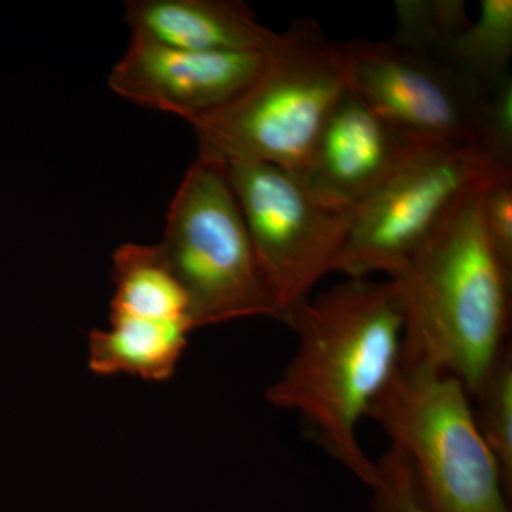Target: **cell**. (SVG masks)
Listing matches in <instances>:
<instances>
[{"mask_svg":"<svg viewBox=\"0 0 512 512\" xmlns=\"http://www.w3.org/2000/svg\"><path fill=\"white\" fill-rule=\"evenodd\" d=\"M296 350L268 403L298 413L330 456L369 487L377 466L357 429L402 360L403 320L392 282L353 279L296 313Z\"/></svg>","mask_w":512,"mask_h":512,"instance_id":"obj_1","label":"cell"},{"mask_svg":"<svg viewBox=\"0 0 512 512\" xmlns=\"http://www.w3.org/2000/svg\"><path fill=\"white\" fill-rule=\"evenodd\" d=\"M488 181L467 192L419 255L389 279L402 313L403 362L456 377L471 397L507 348L510 326L512 275L484 228Z\"/></svg>","mask_w":512,"mask_h":512,"instance_id":"obj_2","label":"cell"},{"mask_svg":"<svg viewBox=\"0 0 512 512\" xmlns=\"http://www.w3.org/2000/svg\"><path fill=\"white\" fill-rule=\"evenodd\" d=\"M346 90L339 43L313 20H296L247 89L192 121L198 156L296 173Z\"/></svg>","mask_w":512,"mask_h":512,"instance_id":"obj_3","label":"cell"},{"mask_svg":"<svg viewBox=\"0 0 512 512\" xmlns=\"http://www.w3.org/2000/svg\"><path fill=\"white\" fill-rule=\"evenodd\" d=\"M470 399L456 377L400 360L367 413L406 457L426 512H510Z\"/></svg>","mask_w":512,"mask_h":512,"instance_id":"obj_4","label":"cell"},{"mask_svg":"<svg viewBox=\"0 0 512 512\" xmlns=\"http://www.w3.org/2000/svg\"><path fill=\"white\" fill-rule=\"evenodd\" d=\"M158 248L187 296L194 329L274 318L244 215L220 161L198 156L192 163L168 208Z\"/></svg>","mask_w":512,"mask_h":512,"instance_id":"obj_5","label":"cell"},{"mask_svg":"<svg viewBox=\"0 0 512 512\" xmlns=\"http://www.w3.org/2000/svg\"><path fill=\"white\" fill-rule=\"evenodd\" d=\"M222 164L244 215L274 319L291 325L320 279L338 271L353 211L319 204L284 168Z\"/></svg>","mask_w":512,"mask_h":512,"instance_id":"obj_6","label":"cell"},{"mask_svg":"<svg viewBox=\"0 0 512 512\" xmlns=\"http://www.w3.org/2000/svg\"><path fill=\"white\" fill-rule=\"evenodd\" d=\"M512 171L481 146L427 144L353 211L338 271L392 279L419 255L461 198Z\"/></svg>","mask_w":512,"mask_h":512,"instance_id":"obj_7","label":"cell"},{"mask_svg":"<svg viewBox=\"0 0 512 512\" xmlns=\"http://www.w3.org/2000/svg\"><path fill=\"white\" fill-rule=\"evenodd\" d=\"M339 46L349 89L397 127L437 146L484 147L490 99L441 50L396 36Z\"/></svg>","mask_w":512,"mask_h":512,"instance_id":"obj_8","label":"cell"},{"mask_svg":"<svg viewBox=\"0 0 512 512\" xmlns=\"http://www.w3.org/2000/svg\"><path fill=\"white\" fill-rule=\"evenodd\" d=\"M427 144L377 113L348 87L305 163L293 174L319 204L355 211Z\"/></svg>","mask_w":512,"mask_h":512,"instance_id":"obj_9","label":"cell"},{"mask_svg":"<svg viewBox=\"0 0 512 512\" xmlns=\"http://www.w3.org/2000/svg\"><path fill=\"white\" fill-rule=\"evenodd\" d=\"M268 52H190L130 36L127 52L111 70L109 86L138 106L192 123L247 89Z\"/></svg>","mask_w":512,"mask_h":512,"instance_id":"obj_10","label":"cell"},{"mask_svg":"<svg viewBox=\"0 0 512 512\" xmlns=\"http://www.w3.org/2000/svg\"><path fill=\"white\" fill-rule=\"evenodd\" d=\"M126 20L130 36L190 52L264 53L281 37L238 0H131Z\"/></svg>","mask_w":512,"mask_h":512,"instance_id":"obj_11","label":"cell"},{"mask_svg":"<svg viewBox=\"0 0 512 512\" xmlns=\"http://www.w3.org/2000/svg\"><path fill=\"white\" fill-rule=\"evenodd\" d=\"M89 336V366L99 375L127 373L153 382L173 375L191 329L183 323L110 316Z\"/></svg>","mask_w":512,"mask_h":512,"instance_id":"obj_12","label":"cell"},{"mask_svg":"<svg viewBox=\"0 0 512 512\" xmlns=\"http://www.w3.org/2000/svg\"><path fill=\"white\" fill-rule=\"evenodd\" d=\"M113 279L110 316L183 323L194 330L187 296L158 245H121L113 256Z\"/></svg>","mask_w":512,"mask_h":512,"instance_id":"obj_13","label":"cell"},{"mask_svg":"<svg viewBox=\"0 0 512 512\" xmlns=\"http://www.w3.org/2000/svg\"><path fill=\"white\" fill-rule=\"evenodd\" d=\"M446 56L488 99L512 82L511 0H483L480 16L453 37Z\"/></svg>","mask_w":512,"mask_h":512,"instance_id":"obj_14","label":"cell"},{"mask_svg":"<svg viewBox=\"0 0 512 512\" xmlns=\"http://www.w3.org/2000/svg\"><path fill=\"white\" fill-rule=\"evenodd\" d=\"M478 400V429L493 451L505 481L512 484V357L505 348L484 382L473 394Z\"/></svg>","mask_w":512,"mask_h":512,"instance_id":"obj_15","label":"cell"},{"mask_svg":"<svg viewBox=\"0 0 512 512\" xmlns=\"http://www.w3.org/2000/svg\"><path fill=\"white\" fill-rule=\"evenodd\" d=\"M377 480L372 485L375 512H426L406 457L390 446L376 463Z\"/></svg>","mask_w":512,"mask_h":512,"instance_id":"obj_16","label":"cell"},{"mask_svg":"<svg viewBox=\"0 0 512 512\" xmlns=\"http://www.w3.org/2000/svg\"><path fill=\"white\" fill-rule=\"evenodd\" d=\"M483 221L491 248L512 275V171L495 175L485 185Z\"/></svg>","mask_w":512,"mask_h":512,"instance_id":"obj_17","label":"cell"},{"mask_svg":"<svg viewBox=\"0 0 512 512\" xmlns=\"http://www.w3.org/2000/svg\"><path fill=\"white\" fill-rule=\"evenodd\" d=\"M484 147L501 163L512 164V82L490 99Z\"/></svg>","mask_w":512,"mask_h":512,"instance_id":"obj_18","label":"cell"}]
</instances>
